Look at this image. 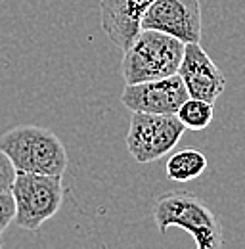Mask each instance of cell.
<instances>
[{
  "mask_svg": "<svg viewBox=\"0 0 245 249\" xmlns=\"http://www.w3.org/2000/svg\"><path fill=\"white\" fill-rule=\"evenodd\" d=\"M0 150L12 161L16 173L63 177L69 157L60 136L44 126L19 124L0 136Z\"/></svg>",
  "mask_w": 245,
  "mask_h": 249,
  "instance_id": "1",
  "label": "cell"
},
{
  "mask_svg": "<svg viewBox=\"0 0 245 249\" xmlns=\"http://www.w3.org/2000/svg\"><path fill=\"white\" fill-rule=\"evenodd\" d=\"M153 218L159 234H167L171 226L192 234L195 249H222L224 234L220 218L195 194L186 190H171L153 203Z\"/></svg>",
  "mask_w": 245,
  "mask_h": 249,
  "instance_id": "2",
  "label": "cell"
},
{
  "mask_svg": "<svg viewBox=\"0 0 245 249\" xmlns=\"http://www.w3.org/2000/svg\"><path fill=\"white\" fill-rule=\"evenodd\" d=\"M184 42L153 29H140L122 50L121 75L124 85H138L176 75L184 58Z\"/></svg>",
  "mask_w": 245,
  "mask_h": 249,
  "instance_id": "3",
  "label": "cell"
},
{
  "mask_svg": "<svg viewBox=\"0 0 245 249\" xmlns=\"http://www.w3.org/2000/svg\"><path fill=\"white\" fill-rule=\"evenodd\" d=\"M12 196L16 199V226L23 230H38L60 211L63 203L61 177L18 173Z\"/></svg>",
  "mask_w": 245,
  "mask_h": 249,
  "instance_id": "4",
  "label": "cell"
},
{
  "mask_svg": "<svg viewBox=\"0 0 245 249\" xmlns=\"http://www.w3.org/2000/svg\"><path fill=\"white\" fill-rule=\"evenodd\" d=\"M184 126L176 115L132 113L126 134L128 154L136 163H152L176 148L184 134Z\"/></svg>",
  "mask_w": 245,
  "mask_h": 249,
  "instance_id": "5",
  "label": "cell"
},
{
  "mask_svg": "<svg viewBox=\"0 0 245 249\" xmlns=\"http://www.w3.org/2000/svg\"><path fill=\"white\" fill-rule=\"evenodd\" d=\"M188 98L190 94L178 73L138 85H126L121 94L122 106L132 113L153 115H176Z\"/></svg>",
  "mask_w": 245,
  "mask_h": 249,
  "instance_id": "6",
  "label": "cell"
},
{
  "mask_svg": "<svg viewBox=\"0 0 245 249\" xmlns=\"http://www.w3.org/2000/svg\"><path fill=\"white\" fill-rule=\"evenodd\" d=\"M142 29L167 33L184 44L201 40L199 0H153L146 10Z\"/></svg>",
  "mask_w": 245,
  "mask_h": 249,
  "instance_id": "7",
  "label": "cell"
},
{
  "mask_svg": "<svg viewBox=\"0 0 245 249\" xmlns=\"http://www.w3.org/2000/svg\"><path fill=\"white\" fill-rule=\"evenodd\" d=\"M178 75L184 81L190 98L214 104V100L226 89L224 73L209 58V54L203 50L199 42H190L184 46V58Z\"/></svg>",
  "mask_w": 245,
  "mask_h": 249,
  "instance_id": "8",
  "label": "cell"
},
{
  "mask_svg": "<svg viewBox=\"0 0 245 249\" xmlns=\"http://www.w3.org/2000/svg\"><path fill=\"white\" fill-rule=\"evenodd\" d=\"M153 0H100L102 29L121 50L140 33V23Z\"/></svg>",
  "mask_w": 245,
  "mask_h": 249,
  "instance_id": "9",
  "label": "cell"
},
{
  "mask_svg": "<svg viewBox=\"0 0 245 249\" xmlns=\"http://www.w3.org/2000/svg\"><path fill=\"white\" fill-rule=\"evenodd\" d=\"M207 169V157L197 148H184L175 152L165 163V173L175 182H188L201 177Z\"/></svg>",
  "mask_w": 245,
  "mask_h": 249,
  "instance_id": "10",
  "label": "cell"
},
{
  "mask_svg": "<svg viewBox=\"0 0 245 249\" xmlns=\"http://www.w3.org/2000/svg\"><path fill=\"white\" fill-rule=\"evenodd\" d=\"M176 117L190 130H205L214 119V106L205 100L188 98L180 106Z\"/></svg>",
  "mask_w": 245,
  "mask_h": 249,
  "instance_id": "11",
  "label": "cell"
},
{
  "mask_svg": "<svg viewBox=\"0 0 245 249\" xmlns=\"http://www.w3.org/2000/svg\"><path fill=\"white\" fill-rule=\"evenodd\" d=\"M16 218V199L12 192H0V238Z\"/></svg>",
  "mask_w": 245,
  "mask_h": 249,
  "instance_id": "12",
  "label": "cell"
},
{
  "mask_svg": "<svg viewBox=\"0 0 245 249\" xmlns=\"http://www.w3.org/2000/svg\"><path fill=\"white\" fill-rule=\"evenodd\" d=\"M16 169L8 156L0 150V192H12L14 180H16Z\"/></svg>",
  "mask_w": 245,
  "mask_h": 249,
  "instance_id": "13",
  "label": "cell"
},
{
  "mask_svg": "<svg viewBox=\"0 0 245 249\" xmlns=\"http://www.w3.org/2000/svg\"><path fill=\"white\" fill-rule=\"evenodd\" d=\"M0 249H2V238H0Z\"/></svg>",
  "mask_w": 245,
  "mask_h": 249,
  "instance_id": "14",
  "label": "cell"
}]
</instances>
